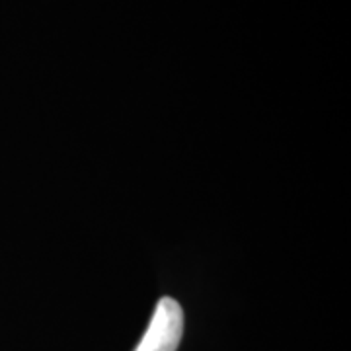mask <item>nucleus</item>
Masks as SVG:
<instances>
[{
	"mask_svg": "<svg viewBox=\"0 0 351 351\" xmlns=\"http://www.w3.org/2000/svg\"><path fill=\"white\" fill-rule=\"evenodd\" d=\"M184 334V311L172 297H162L145 336L141 338L135 351H176Z\"/></svg>",
	"mask_w": 351,
	"mask_h": 351,
	"instance_id": "nucleus-1",
	"label": "nucleus"
}]
</instances>
